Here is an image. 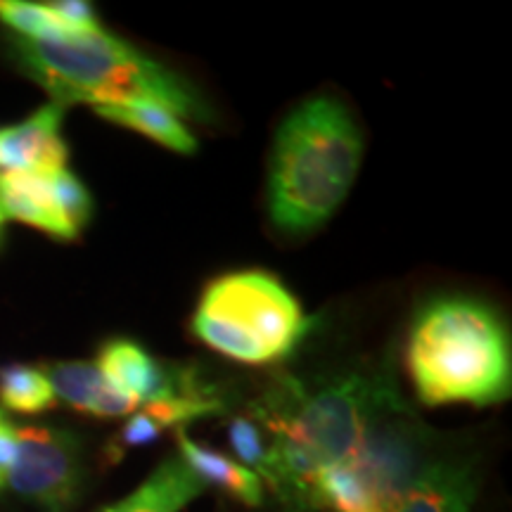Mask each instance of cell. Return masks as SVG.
<instances>
[{
	"instance_id": "obj_1",
	"label": "cell",
	"mask_w": 512,
	"mask_h": 512,
	"mask_svg": "<svg viewBox=\"0 0 512 512\" xmlns=\"http://www.w3.org/2000/svg\"><path fill=\"white\" fill-rule=\"evenodd\" d=\"M403 413L411 408L392 368L339 375L316 389L283 377L254 408L271 434L266 484L290 508H313L318 472L347 460L377 422Z\"/></svg>"
},
{
	"instance_id": "obj_2",
	"label": "cell",
	"mask_w": 512,
	"mask_h": 512,
	"mask_svg": "<svg viewBox=\"0 0 512 512\" xmlns=\"http://www.w3.org/2000/svg\"><path fill=\"white\" fill-rule=\"evenodd\" d=\"M363 162V133L342 102L316 95L287 114L268 166V214L287 235H309L347 200Z\"/></svg>"
},
{
	"instance_id": "obj_3",
	"label": "cell",
	"mask_w": 512,
	"mask_h": 512,
	"mask_svg": "<svg viewBox=\"0 0 512 512\" xmlns=\"http://www.w3.org/2000/svg\"><path fill=\"white\" fill-rule=\"evenodd\" d=\"M12 55L24 74L41 83L62 107L150 102L181 119L209 117L207 105L183 76L105 29L67 41H27L15 36Z\"/></svg>"
},
{
	"instance_id": "obj_4",
	"label": "cell",
	"mask_w": 512,
	"mask_h": 512,
	"mask_svg": "<svg viewBox=\"0 0 512 512\" xmlns=\"http://www.w3.org/2000/svg\"><path fill=\"white\" fill-rule=\"evenodd\" d=\"M406 358L425 406H491L510 396V335L479 299L439 297L422 306L408 332Z\"/></svg>"
},
{
	"instance_id": "obj_5",
	"label": "cell",
	"mask_w": 512,
	"mask_h": 512,
	"mask_svg": "<svg viewBox=\"0 0 512 512\" xmlns=\"http://www.w3.org/2000/svg\"><path fill=\"white\" fill-rule=\"evenodd\" d=\"M311 328L294 294L264 271H240L207 285L192 332L207 347L242 363H271L294 351Z\"/></svg>"
},
{
	"instance_id": "obj_6",
	"label": "cell",
	"mask_w": 512,
	"mask_h": 512,
	"mask_svg": "<svg viewBox=\"0 0 512 512\" xmlns=\"http://www.w3.org/2000/svg\"><path fill=\"white\" fill-rule=\"evenodd\" d=\"M411 413L377 422L342 463L325 467L311 491L313 508L389 512L425 470L427 434Z\"/></svg>"
},
{
	"instance_id": "obj_7",
	"label": "cell",
	"mask_w": 512,
	"mask_h": 512,
	"mask_svg": "<svg viewBox=\"0 0 512 512\" xmlns=\"http://www.w3.org/2000/svg\"><path fill=\"white\" fill-rule=\"evenodd\" d=\"M5 486L41 512H69L83 489L81 439L62 427H17V460Z\"/></svg>"
},
{
	"instance_id": "obj_8",
	"label": "cell",
	"mask_w": 512,
	"mask_h": 512,
	"mask_svg": "<svg viewBox=\"0 0 512 512\" xmlns=\"http://www.w3.org/2000/svg\"><path fill=\"white\" fill-rule=\"evenodd\" d=\"M64 107L48 102L29 119L0 128V171L67 169V143L62 138Z\"/></svg>"
},
{
	"instance_id": "obj_9",
	"label": "cell",
	"mask_w": 512,
	"mask_h": 512,
	"mask_svg": "<svg viewBox=\"0 0 512 512\" xmlns=\"http://www.w3.org/2000/svg\"><path fill=\"white\" fill-rule=\"evenodd\" d=\"M53 174V171H50ZM41 171H0V209L5 219L27 223L55 240H76L79 233L57 204L53 178Z\"/></svg>"
},
{
	"instance_id": "obj_10",
	"label": "cell",
	"mask_w": 512,
	"mask_h": 512,
	"mask_svg": "<svg viewBox=\"0 0 512 512\" xmlns=\"http://www.w3.org/2000/svg\"><path fill=\"white\" fill-rule=\"evenodd\" d=\"M46 377L53 387L55 399L72 406L74 411L95 415V418H121L138 411L140 403L114 384L105 380L98 366L91 361H62L48 366Z\"/></svg>"
},
{
	"instance_id": "obj_11",
	"label": "cell",
	"mask_w": 512,
	"mask_h": 512,
	"mask_svg": "<svg viewBox=\"0 0 512 512\" xmlns=\"http://www.w3.org/2000/svg\"><path fill=\"white\" fill-rule=\"evenodd\" d=\"M477 496L472 467L432 463L415 477L389 512H470Z\"/></svg>"
},
{
	"instance_id": "obj_12",
	"label": "cell",
	"mask_w": 512,
	"mask_h": 512,
	"mask_svg": "<svg viewBox=\"0 0 512 512\" xmlns=\"http://www.w3.org/2000/svg\"><path fill=\"white\" fill-rule=\"evenodd\" d=\"M202 491V479L190 465L181 456H171L131 496L100 512H181Z\"/></svg>"
},
{
	"instance_id": "obj_13",
	"label": "cell",
	"mask_w": 512,
	"mask_h": 512,
	"mask_svg": "<svg viewBox=\"0 0 512 512\" xmlns=\"http://www.w3.org/2000/svg\"><path fill=\"white\" fill-rule=\"evenodd\" d=\"M176 439L178 446H181V458L202 479L204 486H219L221 491L238 498V501L249 505V508H256V505L264 503V482L252 470H247L245 465L235 463L228 456H223V453L211 451L209 446L197 444V441H192L181 430H178Z\"/></svg>"
},
{
	"instance_id": "obj_14",
	"label": "cell",
	"mask_w": 512,
	"mask_h": 512,
	"mask_svg": "<svg viewBox=\"0 0 512 512\" xmlns=\"http://www.w3.org/2000/svg\"><path fill=\"white\" fill-rule=\"evenodd\" d=\"M95 114L112 124L131 128V131L143 133L155 143L169 147L178 155H192L197 150V138L192 136L190 128L183 124L181 117L174 112L164 110L150 102H128V105H102L93 107Z\"/></svg>"
},
{
	"instance_id": "obj_15",
	"label": "cell",
	"mask_w": 512,
	"mask_h": 512,
	"mask_svg": "<svg viewBox=\"0 0 512 512\" xmlns=\"http://www.w3.org/2000/svg\"><path fill=\"white\" fill-rule=\"evenodd\" d=\"M57 403L46 373L31 366L0 370V406L15 413H43Z\"/></svg>"
},
{
	"instance_id": "obj_16",
	"label": "cell",
	"mask_w": 512,
	"mask_h": 512,
	"mask_svg": "<svg viewBox=\"0 0 512 512\" xmlns=\"http://www.w3.org/2000/svg\"><path fill=\"white\" fill-rule=\"evenodd\" d=\"M0 22L15 31L17 38L27 41H67L81 36L64 27L46 3H29V0H0Z\"/></svg>"
},
{
	"instance_id": "obj_17",
	"label": "cell",
	"mask_w": 512,
	"mask_h": 512,
	"mask_svg": "<svg viewBox=\"0 0 512 512\" xmlns=\"http://www.w3.org/2000/svg\"><path fill=\"white\" fill-rule=\"evenodd\" d=\"M50 178H53L55 197H57V204H60L62 214L67 216V221L72 223L76 233H81L93 216L91 192L86 190V185H83L69 169L53 171Z\"/></svg>"
},
{
	"instance_id": "obj_18",
	"label": "cell",
	"mask_w": 512,
	"mask_h": 512,
	"mask_svg": "<svg viewBox=\"0 0 512 512\" xmlns=\"http://www.w3.org/2000/svg\"><path fill=\"white\" fill-rule=\"evenodd\" d=\"M228 437H230V446H233V451L238 453L247 470L252 467L254 475L259 477L261 482H266L268 479V444L264 441V432H261V427L256 425L254 420L235 418L233 422H230Z\"/></svg>"
},
{
	"instance_id": "obj_19",
	"label": "cell",
	"mask_w": 512,
	"mask_h": 512,
	"mask_svg": "<svg viewBox=\"0 0 512 512\" xmlns=\"http://www.w3.org/2000/svg\"><path fill=\"white\" fill-rule=\"evenodd\" d=\"M46 5L64 27L76 31V34H95V31H102V24L91 3H83V0H55V3Z\"/></svg>"
},
{
	"instance_id": "obj_20",
	"label": "cell",
	"mask_w": 512,
	"mask_h": 512,
	"mask_svg": "<svg viewBox=\"0 0 512 512\" xmlns=\"http://www.w3.org/2000/svg\"><path fill=\"white\" fill-rule=\"evenodd\" d=\"M17 460V425L0 408V489H5L8 475Z\"/></svg>"
},
{
	"instance_id": "obj_21",
	"label": "cell",
	"mask_w": 512,
	"mask_h": 512,
	"mask_svg": "<svg viewBox=\"0 0 512 512\" xmlns=\"http://www.w3.org/2000/svg\"><path fill=\"white\" fill-rule=\"evenodd\" d=\"M3 223H5V214H3V209H0V228H3Z\"/></svg>"
},
{
	"instance_id": "obj_22",
	"label": "cell",
	"mask_w": 512,
	"mask_h": 512,
	"mask_svg": "<svg viewBox=\"0 0 512 512\" xmlns=\"http://www.w3.org/2000/svg\"><path fill=\"white\" fill-rule=\"evenodd\" d=\"M0 240H3V228H0Z\"/></svg>"
}]
</instances>
